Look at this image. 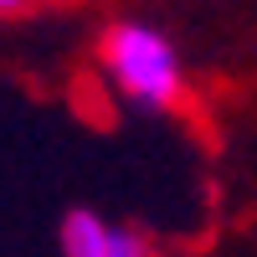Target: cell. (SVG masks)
<instances>
[{
	"instance_id": "3",
	"label": "cell",
	"mask_w": 257,
	"mask_h": 257,
	"mask_svg": "<svg viewBox=\"0 0 257 257\" xmlns=\"http://www.w3.org/2000/svg\"><path fill=\"white\" fill-rule=\"evenodd\" d=\"M108 257H149V242L139 237V231L113 226V247H108Z\"/></svg>"
},
{
	"instance_id": "4",
	"label": "cell",
	"mask_w": 257,
	"mask_h": 257,
	"mask_svg": "<svg viewBox=\"0 0 257 257\" xmlns=\"http://www.w3.org/2000/svg\"><path fill=\"white\" fill-rule=\"evenodd\" d=\"M36 0H0V16H16V11H31Z\"/></svg>"
},
{
	"instance_id": "1",
	"label": "cell",
	"mask_w": 257,
	"mask_h": 257,
	"mask_svg": "<svg viewBox=\"0 0 257 257\" xmlns=\"http://www.w3.org/2000/svg\"><path fill=\"white\" fill-rule=\"evenodd\" d=\"M103 77L134 103V108H175L185 93L180 77V57L165 41V31H155L149 21H118L103 36Z\"/></svg>"
},
{
	"instance_id": "2",
	"label": "cell",
	"mask_w": 257,
	"mask_h": 257,
	"mask_svg": "<svg viewBox=\"0 0 257 257\" xmlns=\"http://www.w3.org/2000/svg\"><path fill=\"white\" fill-rule=\"evenodd\" d=\"M113 247V226L98 211H67L62 221V257H108Z\"/></svg>"
}]
</instances>
